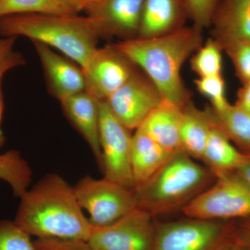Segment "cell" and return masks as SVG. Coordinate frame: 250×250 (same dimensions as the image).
<instances>
[{"label":"cell","mask_w":250,"mask_h":250,"mask_svg":"<svg viewBox=\"0 0 250 250\" xmlns=\"http://www.w3.org/2000/svg\"><path fill=\"white\" fill-rule=\"evenodd\" d=\"M215 123L211 107L201 110L189 102L182 108L180 125L182 148L195 160L201 161L210 130Z\"/></svg>","instance_id":"cell-18"},{"label":"cell","mask_w":250,"mask_h":250,"mask_svg":"<svg viewBox=\"0 0 250 250\" xmlns=\"http://www.w3.org/2000/svg\"><path fill=\"white\" fill-rule=\"evenodd\" d=\"M4 74H0V132L1 131V121H2L3 111H4V101H3L2 90H1V83Z\"/></svg>","instance_id":"cell-35"},{"label":"cell","mask_w":250,"mask_h":250,"mask_svg":"<svg viewBox=\"0 0 250 250\" xmlns=\"http://www.w3.org/2000/svg\"><path fill=\"white\" fill-rule=\"evenodd\" d=\"M32 175L30 166L18 151L0 153V180L9 184L15 196L20 198L27 191Z\"/></svg>","instance_id":"cell-22"},{"label":"cell","mask_w":250,"mask_h":250,"mask_svg":"<svg viewBox=\"0 0 250 250\" xmlns=\"http://www.w3.org/2000/svg\"><path fill=\"white\" fill-rule=\"evenodd\" d=\"M213 111L217 124L229 139L243 152H250V111L229 104L223 111Z\"/></svg>","instance_id":"cell-21"},{"label":"cell","mask_w":250,"mask_h":250,"mask_svg":"<svg viewBox=\"0 0 250 250\" xmlns=\"http://www.w3.org/2000/svg\"><path fill=\"white\" fill-rule=\"evenodd\" d=\"M34 243L38 250H93L82 240L37 238Z\"/></svg>","instance_id":"cell-30"},{"label":"cell","mask_w":250,"mask_h":250,"mask_svg":"<svg viewBox=\"0 0 250 250\" xmlns=\"http://www.w3.org/2000/svg\"><path fill=\"white\" fill-rule=\"evenodd\" d=\"M223 52L216 41L209 38L192 56L190 66L192 71L198 78L222 75Z\"/></svg>","instance_id":"cell-24"},{"label":"cell","mask_w":250,"mask_h":250,"mask_svg":"<svg viewBox=\"0 0 250 250\" xmlns=\"http://www.w3.org/2000/svg\"><path fill=\"white\" fill-rule=\"evenodd\" d=\"M231 59L242 85L250 82V42H238L223 49Z\"/></svg>","instance_id":"cell-28"},{"label":"cell","mask_w":250,"mask_h":250,"mask_svg":"<svg viewBox=\"0 0 250 250\" xmlns=\"http://www.w3.org/2000/svg\"><path fill=\"white\" fill-rule=\"evenodd\" d=\"M199 93L208 98L210 107L215 112L221 111L229 104L225 96V82L223 75L202 77L195 81Z\"/></svg>","instance_id":"cell-26"},{"label":"cell","mask_w":250,"mask_h":250,"mask_svg":"<svg viewBox=\"0 0 250 250\" xmlns=\"http://www.w3.org/2000/svg\"><path fill=\"white\" fill-rule=\"evenodd\" d=\"M188 218L225 220L250 217V187L234 173L218 177L182 210Z\"/></svg>","instance_id":"cell-6"},{"label":"cell","mask_w":250,"mask_h":250,"mask_svg":"<svg viewBox=\"0 0 250 250\" xmlns=\"http://www.w3.org/2000/svg\"><path fill=\"white\" fill-rule=\"evenodd\" d=\"M215 179L205 165L181 149L152 177L135 187L136 207L153 217L182 210Z\"/></svg>","instance_id":"cell-4"},{"label":"cell","mask_w":250,"mask_h":250,"mask_svg":"<svg viewBox=\"0 0 250 250\" xmlns=\"http://www.w3.org/2000/svg\"><path fill=\"white\" fill-rule=\"evenodd\" d=\"M188 18L184 0H145L139 36L157 37L185 27Z\"/></svg>","instance_id":"cell-16"},{"label":"cell","mask_w":250,"mask_h":250,"mask_svg":"<svg viewBox=\"0 0 250 250\" xmlns=\"http://www.w3.org/2000/svg\"><path fill=\"white\" fill-rule=\"evenodd\" d=\"M5 141V138L4 134H3L2 131L0 132V148L2 147L3 145H4Z\"/></svg>","instance_id":"cell-37"},{"label":"cell","mask_w":250,"mask_h":250,"mask_svg":"<svg viewBox=\"0 0 250 250\" xmlns=\"http://www.w3.org/2000/svg\"><path fill=\"white\" fill-rule=\"evenodd\" d=\"M164 100L150 79L137 68L105 102L113 116L132 131L137 129Z\"/></svg>","instance_id":"cell-10"},{"label":"cell","mask_w":250,"mask_h":250,"mask_svg":"<svg viewBox=\"0 0 250 250\" xmlns=\"http://www.w3.org/2000/svg\"><path fill=\"white\" fill-rule=\"evenodd\" d=\"M137 68L113 43L98 47L82 67L85 91L99 102L105 101Z\"/></svg>","instance_id":"cell-11"},{"label":"cell","mask_w":250,"mask_h":250,"mask_svg":"<svg viewBox=\"0 0 250 250\" xmlns=\"http://www.w3.org/2000/svg\"><path fill=\"white\" fill-rule=\"evenodd\" d=\"M210 28L223 51L236 42H250V0H221Z\"/></svg>","instance_id":"cell-14"},{"label":"cell","mask_w":250,"mask_h":250,"mask_svg":"<svg viewBox=\"0 0 250 250\" xmlns=\"http://www.w3.org/2000/svg\"><path fill=\"white\" fill-rule=\"evenodd\" d=\"M235 226L223 220L188 218L156 223L152 250H223L234 241Z\"/></svg>","instance_id":"cell-5"},{"label":"cell","mask_w":250,"mask_h":250,"mask_svg":"<svg viewBox=\"0 0 250 250\" xmlns=\"http://www.w3.org/2000/svg\"><path fill=\"white\" fill-rule=\"evenodd\" d=\"M113 44L150 79L164 100L182 106L190 101L181 72L185 62L203 44L202 29L185 26L166 35L137 37Z\"/></svg>","instance_id":"cell-2"},{"label":"cell","mask_w":250,"mask_h":250,"mask_svg":"<svg viewBox=\"0 0 250 250\" xmlns=\"http://www.w3.org/2000/svg\"><path fill=\"white\" fill-rule=\"evenodd\" d=\"M22 14H78L61 0H0V18Z\"/></svg>","instance_id":"cell-23"},{"label":"cell","mask_w":250,"mask_h":250,"mask_svg":"<svg viewBox=\"0 0 250 250\" xmlns=\"http://www.w3.org/2000/svg\"><path fill=\"white\" fill-rule=\"evenodd\" d=\"M18 37L0 38V74H6L15 67L25 64L22 54L14 49Z\"/></svg>","instance_id":"cell-29"},{"label":"cell","mask_w":250,"mask_h":250,"mask_svg":"<svg viewBox=\"0 0 250 250\" xmlns=\"http://www.w3.org/2000/svg\"><path fill=\"white\" fill-rule=\"evenodd\" d=\"M60 104L67 119L88 143L101 168L100 102L84 90L62 100Z\"/></svg>","instance_id":"cell-15"},{"label":"cell","mask_w":250,"mask_h":250,"mask_svg":"<svg viewBox=\"0 0 250 250\" xmlns=\"http://www.w3.org/2000/svg\"><path fill=\"white\" fill-rule=\"evenodd\" d=\"M234 174L250 187V152H245L243 163Z\"/></svg>","instance_id":"cell-34"},{"label":"cell","mask_w":250,"mask_h":250,"mask_svg":"<svg viewBox=\"0 0 250 250\" xmlns=\"http://www.w3.org/2000/svg\"><path fill=\"white\" fill-rule=\"evenodd\" d=\"M39 59L49 93L59 102L85 90L82 67L71 59L39 42H32Z\"/></svg>","instance_id":"cell-13"},{"label":"cell","mask_w":250,"mask_h":250,"mask_svg":"<svg viewBox=\"0 0 250 250\" xmlns=\"http://www.w3.org/2000/svg\"><path fill=\"white\" fill-rule=\"evenodd\" d=\"M221 0H184L188 16L195 27L203 30L209 28Z\"/></svg>","instance_id":"cell-27"},{"label":"cell","mask_w":250,"mask_h":250,"mask_svg":"<svg viewBox=\"0 0 250 250\" xmlns=\"http://www.w3.org/2000/svg\"><path fill=\"white\" fill-rule=\"evenodd\" d=\"M234 105L242 109L250 111V82L242 85L237 94V100Z\"/></svg>","instance_id":"cell-33"},{"label":"cell","mask_w":250,"mask_h":250,"mask_svg":"<svg viewBox=\"0 0 250 250\" xmlns=\"http://www.w3.org/2000/svg\"><path fill=\"white\" fill-rule=\"evenodd\" d=\"M244 157L245 152L233 146L232 141L218 126L215 119L201 159L206 167L215 178H218L234 173Z\"/></svg>","instance_id":"cell-19"},{"label":"cell","mask_w":250,"mask_h":250,"mask_svg":"<svg viewBox=\"0 0 250 250\" xmlns=\"http://www.w3.org/2000/svg\"><path fill=\"white\" fill-rule=\"evenodd\" d=\"M234 239L250 250V217L242 219L240 223L235 226Z\"/></svg>","instance_id":"cell-31"},{"label":"cell","mask_w":250,"mask_h":250,"mask_svg":"<svg viewBox=\"0 0 250 250\" xmlns=\"http://www.w3.org/2000/svg\"><path fill=\"white\" fill-rule=\"evenodd\" d=\"M0 36L27 38L56 49L62 55L85 66L98 48L100 36L89 16L22 14L0 18Z\"/></svg>","instance_id":"cell-3"},{"label":"cell","mask_w":250,"mask_h":250,"mask_svg":"<svg viewBox=\"0 0 250 250\" xmlns=\"http://www.w3.org/2000/svg\"><path fill=\"white\" fill-rule=\"evenodd\" d=\"M0 250H38L31 236L14 221L0 220Z\"/></svg>","instance_id":"cell-25"},{"label":"cell","mask_w":250,"mask_h":250,"mask_svg":"<svg viewBox=\"0 0 250 250\" xmlns=\"http://www.w3.org/2000/svg\"><path fill=\"white\" fill-rule=\"evenodd\" d=\"M223 250H248L245 248L244 246H242L240 243H237L236 241L231 243V244L229 245L227 248H225Z\"/></svg>","instance_id":"cell-36"},{"label":"cell","mask_w":250,"mask_h":250,"mask_svg":"<svg viewBox=\"0 0 250 250\" xmlns=\"http://www.w3.org/2000/svg\"><path fill=\"white\" fill-rule=\"evenodd\" d=\"M184 106L164 100L139 128L169 152L181 150L180 125Z\"/></svg>","instance_id":"cell-17"},{"label":"cell","mask_w":250,"mask_h":250,"mask_svg":"<svg viewBox=\"0 0 250 250\" xmlns=\"http://www.w3.org/2000/svg\"><path fill=\"white\" fill-rule=\"evenodd\" d=\"M77 14H86L89 10L94 7L100 0H61Z\"/></svg>","instance_id":"cell-32"},{"label":"cell","mask_w":250,"mask_h":250,"mask_svg":"<svg viewBox=\"0 0 250 250\" xmlns=\"http://www.w3.org/2000/svg\"><path fill=\"white\" fill-rule=\"evenodd\" d=\"M20 199L14 223L29 236L88 241L93 227L62 176L47 174Z\"/></svg>","instance_id":"cell-1"},{"label":"cell","mask_w":250,"mask_h":250,"mask_svg":"<svg viewBox=\"0 0 250 250\" xmlns=\"http://www.w3.org/2000/svg\"><path fill=\"white\" fill-rule=\"evenodd\" d=\"M145 0H100L86 16L93 20L100 39L121 41L139 36Z\"/></svg>","instance_id":"cell-12"},{"label":"cell","mask_w":250,"mask_h":250,"mask_svg":"<svg viewBox=\"0 0 250 250\" xmlns=\"http://www.w3.org/2000/svg\"><path fill=\"white\" fill-rule=\"evenodd\" d=\"M100 144L101 170L104 177L129 188L134 189L131 172V130L113 116L106 102H100Z\"/></svg>","instance_id":"cell-8"},{"label":"cell","mask_w":250,"mask_h":250,"mask_svg":"<svg viewBox=\"0 0 250 250\" xmlns=\"http://www.w3.org/2000/svg\"><path fill=\"white\" fill-rule=\"evenodd\" d=\"M77 201L89 214L93 228H102L119 220L136 208L134 189L106 177L85 176L73 187Z\"/></svg>","instance_id":"cell-7"},{"label":"cell","mask_w":250,"mask_h":250,"mask_svg":"<svg viewBox=\"0 0 250 250\" xmlns=\"http://www.w3.org/2000/svg\"><path fill=\"white\" fill-rule=\"evenodd\" d=\"M154 217L136 208L114 223L92 229L87 243L93 250H152Z\"/></svg>","instance_id":"cell-9"},{"label":"cell","mask_w":250,"mask_h":250,"mask_svg":"<svg viewBox=\"0 0 250 250\" xmlns=\"http://www.w3.org/2000/svg\"><path fill=\"white\" fill-rule=\"evenodd\" d=\"M172 154L142 129L138 128L135 130L131 152V172L135 187L152 177Z\"/></svg>","instance_id":"cell-20"}]
</instances>
